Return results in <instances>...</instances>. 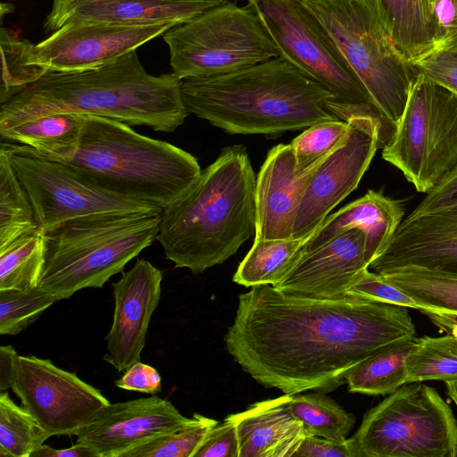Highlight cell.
I'll use <instances>...</instances> for the list:
<instances>
[{"instance_id":"obj_1","label":"cell","mask_w":457,"mask_h":457,"mask_svg":"<svg viewBox=\"0 0 457 457\" xmlns=\"http://www.w3.org/2000/svg\"><path fill=\"white\" fill-rule=\"evenodd\" d=\"M408 309L349 294L315 298L256 286L239 295L224 341L259 384L290 395L327 393L382 347L416 337Z\"/></svg>"},{"instance_id":"obj_2","label":"cell","mask_w":457,"mask_h":457,"mask_svg":"<svg viewBox=\"0 0 457 457\" xmlns=\"http://www.w3.org/2000/svg\"><path fill=\"white\" fill-rule=\"evenodd\" d=\"M173 72L148 73L133 50L103 65L47 71L0 106V129L53 112L97 115L173 132L189 112Z\"/></svg>"},{"instance_id":"obj_3","label":"cell","mask_w":457,"mask_h":457,"mask_svg":"<svg viewBox=\"0 0 457 457\" xmlns=\"http://www.w3.org/2000/svg\"><path fill=\"white\" fill-rule=\"evenodd\" d=\"M255 182L246 148H223L191 188L166 207L156 240L167 260L193 273L220 264L255 235Z\"/></svg>"},{"instance_id":"obj_4","label":"cell","mask_w":457,"mask_h":457,"mask_svg":"<svg viewBox=\"0 0 457 457\" xmlns=\"http://www.w3.org/2000/svg\"><path fill=\"white\" fill-rule=\"evenodd\" d=\"M189 113L230 134L277 135L337 120L332 95L281 56L227 74L181 79Z\"/></svg>"},{"instance_id":"obj_5","label":"cell","mask_w":457,"mask_h":457,"mask_svg":"<svg viewBox=\"0 0 457 457\" xmlns=\"http://www.w3.org/2000/svg\"><path fill=\"white\" fill-rule=\"evenodd\" d=\"M62 162L110 191L162 211L202 172L190 153L141 135L122 121L91 114H83L79 145Z\"/></svg>"},{"instance_id":"obj_6","label":"cell","mask_w":457,"mask_h":457,"mask_svg":"<svg viewBox=\"0 0 457 457\" xmlns=\"http://www.w3.org/2000/svg\"><path fill=\"white\" fill-rule=\"evenodd\" d=\"M162 212H104L44 230L45 262L38 286L57 301L83 288L103 287L156 240Z\"/></svg>"},{"instance_id":"obj_7","label":"cell","mask_w":457,"mask_h":457,"mask_svg":"<svg viewBox=\"0 0 457 457\" xmlns=\"http://www.w3.org/2000/svg\"><path fill=\"white\" fill-rule=\"evenodd\" d=\"M259 14L280 56L325 87V104L336 119L368 117L382 128L388 143L396 125L378 108L321 22L302 0H247Z\"/></svg>"},{"instance_id":"obj_8","label":"cell","mask_w":457,"mask_h":457,"mask_svg":"<svg viewBox=\"0 0 457 457\" xmlns=\"http://www.w3.org/2000/svg\"><path fill=\"white\" fill-rule=\"evenodd\" d=\"M328 32L382 113L395 125L417 75L387 34L375 0H302Z\"/></svg>"},{"instance_id":"obj_9","label":"cell","mask_w":457,"mask_h":457,"mask_svg":"<svg viewBox=\"0 0 457 457\" xmlns=\"http://www.w3.org/2000/svg\"><path fill=\"white\" fill-rule=\"evenodd\" d=\"M348 443L353 457H457V420L436 389L407 383L365 413Z\"/></svg>"},{"instance_id":"obj_10","label":"cell","mask_w":457,"mask_h":457,"mask_svg":"<svg viewBox=\"0 0 457 457\" xmlns=\"http://www.w3.org/2000/svg\"><path fill=\"white\" fill-rule=\"evenodd\" d=\"M180 79L227 74L280 56L255 9L226 2L163 34Z\"/></svg>"},{"instance_id":"obj_11","label":"cell","mask_w":457,"mask_h":457,"mask_svg":"<svg viewBox=\"0 0 457 457\" xmlns=\"http://www.w3.org/2000/svg\"><path fill=\"white\" fill-rule=\"evenodd\" d=\"M382 158L428 193L457 165V94L417 73Z\"/></svg>"},{"instance_id":"obj_12","label":"cell","mask_w":457,"mask_h":457,"mask_svg":"<svg viewBox=\"0 0 457 457\" xmlns=\"http://www.w3.org/2000/svg\"><path fill=\"white\" fill-rule=\"evenodd\" d=\"M6 144L37 226L43 230L71 219L104 212H162L110 191L70 164L45 157L29 146Z\"/></svg>"},{"instance_id":"obj_13","label":"cell","mask_w":457,"mask_h":457,"mask_svg":"<svg viewBox=\"0 0 457 457\" xmlns=\"http://www.w3.org/2000/svg\"><path fill=\"white\" fill-rule=\"evenodd\" d=\"M11 389L50 436H76L111 403L76 373L32 355H18Z\"/></svg>"},{"instance_id":"obj_14","label":"cell","mask_w":457,"mask_h":457,"mask_svg":"<svg viewBox=\"0 0 457 457\" xmlns=\"http://www.w3.org/2000/svg\"><path fill=\"white\" fill-rule=\"evenodd\" d=\"M342 142L318 164L296 210L291 238H304L355 190L377 150L388 144L371 118L353 117Z\"/></svg>"},{"instance_id":"obj_15","label":"cell","mask_w":457,"mask_h":457,"mask_svg":"<svg viewBox=\"0 0 457 457\" xmlns=\"http://www.w3.org/2000/svg\"><path fill=\"white\" fill-rule=\"evenodd\" d=\"M172 27L175 26L170 23L138 26L67 23L45 40L31 45L29 62L45 73L90 69L137 50Z\"/></svg>"},{"instance_id":"obj_16","label":"cell","mask_w":457,"mask_h":457,"mask_svg":"<svg viewBox=\"0 0 457 457\" xmlns=\"http://www.w3.org/2000/svg\"><path fill=\"white\" fill-rule=\"evenodd\" d=\"M162 278L161 270L141 258L112 284L114 311L104 359L119 372L141 359L150 320L161 299Z\"/></svg>"},{"instance_id":"obj_17","label":"cell","mask_w":457,"mask_h":457,"mask_svg":"<svg viewBox=\"0 0 457 457\" xmlns=\"http://www.w3.org/2000/svg\"><path fill=\"white\" fill-rule=\"evenodd\" d=\"M189 420L171 402L156 395L110 403L76 435L75 443L87 446L96 457H122L129 450Z\"/></svg>"},{"instance_id":"obj_18","label":"cell","mask_w":457,"mask_h":457,"mask_svg":"<svg viewBox=\"0 0 457 457\" xmlns=\"http://www.w3.org/2000/svg\"><path fill=\"white\" fill-rule=\"evenodd\" d=\"M405 266L457 278V206L407 216L368 269L379 274Z\"/></svg>"},{"instance_id":"obj_19","label":"cell","mask_w":457,"mask_h":457,"mask_svg":"<svg viewBox=\"0 0 457 457\" xmlns=\"http://www.w3.org/2000/svg\"><path fill=\"white\" fill-rule=\"evenodd\" d=\"M368 266L365 233L352 228L300 255L272 287L315 298L339 297Z\"/></svg>"},{"instance_id":"obj_20","label":"cell","mask_w":457,"mask_h":457,"mask_svg":"<svg viewBox=\"0 0 457 457\" xmlns=\"http://www.w3.org/2000/svg\"><path fill=\"white\" fill-rule=\"evenodd\" d=\"M228 0H53L46 31L71 22H98L122 26L187 22Z\"/></svg>"},{"instance_id":"obj_21","label":"cell","mask_w":457,"mask_h":457,"mask_svg":"<svg viewBox=\"0 0 457 457\" xmlns=\"http://www.w3.org/2000/svg\"><path fill=\"white\" fill-rule=\"evenodd\" d=\"M319 162L298 172L290 144L269 151L256 176L254 238H291L296 210Z\"/></svg>"},{"instance_id":"obj_22","label":"cell","mask_w":457,"mask_h":457,"mask_svg":"<svg viewBox=\"0 0 457 457\" xmlns=\"http://www.w3.org/2000/svg\"><path fill=\"white\" fill-rule=\"evenodd\" d=\"M404 213L405 209L401 201L387 197L381 191L370 189L361 198L328 216L304 238L295 260L345 231L360 228L366 236V259L370 265L390 241L403 221Z\"/></svg>"},{"instance_id":"obj_23","label":"cell","mask_w":457,"mask_h":457,"mask_svg":"<svg viewBox=\"0 0 457 457\" xmlns=\"http://www.w3.org/2000/svg\"><path fill=\"white\" fill-rule=\"evenodd\" d=\"M290 399L285 394L228 416L237 427L239 457H293L309 434L291 412Z\"/></svg>"},{"instance_id":"obj_24","label":"cell","mask_w":457,"mask_h":457,"mask_svg":"<svg viewBox=\"0 0 457 457\" xmlns=\"http://www.w3.org/2000/svg\"><path fill=\"white\" fill-rule=\"evenodd\" d=\"M83 128V114L53 112L0 129L3 139L33 148L52 160L64 161L76 150Z\"/></svg>"},{"instance_id":"obj_25","label":"cell","mask_w":457,"mask_h":457,"mask_svg":"<svg viewBox=\"0 0 457 457\" xmlns=\"http://www.w3.org/2000/svg\"><path fill=\"white\" fill-rule=\"evenodd\" d=\"M417 340L413 337L394 342L361 361L346 376L348 391L386 395L406 384L407 359Z\"/></svg>"},{"instance_id":"obj_26","label":"cell","mask_w":457,"mask_h":457,"mask_svg":"<svg viewBox=\"0 0 457 457\" xmlns=\"http://www.w3.org/2000/svg\"><path fill=\"white\" fill-rule=\"evenodd\" d=\"M381 21L401 55L413 63L435 48L421 0H375Z\"/></svg>"},{"instance_id":"obj_27","label":"cell","mask_w":457,"mask_h":457,"mask_svg":"<svg viewBox=\"0 0 457 457\" xmlns=\"http://www.w3.org/2000/svg\"><path fill=\"white\" fill-rule=\"evenodd\" d=\"M378 275L412 297L424 314L457 315V278L413 266L389 270Z\"/></svg>"},{"instance_id":"obj_28","label":"cell","mask_w":457,"mask_h":457,"mask_svg":"<svg viewBox=\"0 0 457 457\" xmlns=\"http://www.w3.org/2000/svg\"><path fill=\"white\" fill-rule=\"evenodd\" d=\"M45 233L39 227L0 246V290L38 286L45 262Z\"/></svg>"},{"instance_id":"obj_29","label":"cell","mask_w":457,"mask_h":457,"mask_svg":"<svg viewBox=\"0 0 457 457\" xmlns=\"http://www.w3.org/2000/svg\"><path fill=\"white\" fill-rule=\"evenodd\" d=\"M304 238H254L251 249L238 265L233 280L246 287L275 285L293 265Z\"/></svg>"},{"instance_id":"obj_30","label":"cell","mask_w":457,"mask_h":457,"mask_svg":"<svg viewBox=\"0 0 457 457\" xmlns=\"http://www.w3.org/2000/svg\"><path fill=\"white\" fill-rule=\"evenodd\" d=\"M34 210L11 161L6 143L0 145V246L37 228Z\"/></svg>"},{"instance_id":"obj_31","label":"cell","mask_w":457,"mask_h":457,"mask_svg":"<svg viewBox=\"0 0 457 457\" xmlns=\"http://www.w3.org/2000/svg\"><path fill=\"white\" fill-rule=\"evenodd\" d=\"M289 409L309 435L334 441L346 440L355 423V417L325 392L292 395Z\"/></svg>"},{"instance_id":"obj_32","label":"cell","mask_w":457,"mask_h":457,"mask_svg":"<svg viewBox=\"0 0 457 457\" xmlns=\"http://www.w3.org/2000/svg\"><path fill=\"white\" fill-rule=\"evenodd\" d=\"M427 380L457 381V337H418L407 359L406 384Z\"/></svg>"},{"instance_id":"obj_33","label":"cell","mask_w":457,"mask_h":457,"mask_svg":"<svg viewBox=\"0 0 457 457\" xmlns=\"http://www.w3.org/2000/svg\"><path fill=\"white\" fill-rule=\"evenodd\" d=\"M0 393V456L31 457L50 436L7 392Z\"/></svg>"},{"instance_id":"obj_34","label":"cell","mask_w":457,"mask_h":457,"mask_svg":"<svg viewBox=\"0 0 457 457\" xmlns=\"http://www.w3.org/2000/svg\"><path fill=\"white\" fill-rule=\"evenodd\" d=\"M216 420L195 413L190 420L129 450L122 457H195Z\"/></svg>"},{"instance_id":"obj_35","label":"cell","mask_w":457,"mask_h":457,"mask_svg":"<svg viewBox=\"0 0 457 457\" xmlns=\"http://www.w3.org/2000/svg\"><path fill=\"white\" fill-rule=\"evenodd\" d=\"M55 302L56 297L39 286L27 290H0V334L21 333Z\"/></svg>"},{"instance_id":"obj_36","label":"cell","mask_w":457,"mask_h":457,"mask_svg":"<svg viewBox=\"0 0 457 457\" xmlns=\"http://www.w3.org/2000/svg\"><path fill=\"white\" fill-rule=\"evenodd\" d=\"M2 80L0 103H4L45 72L29 62L32 43L17 38L9 30L1 29Z\"/></svg>"},{"instance_id":"obj_37","label":"cell","mask_w":457,"mask_h":457,"mask_svg":"<svg viewBox=\"0 0 457 457\" xmlns=\"http://www.w3.org/2000/svg\"><path fill=\"white\" fill-rule=\"evenodd\" d=\"M348 123L340 120L315 123L292 140L296 170L313 166L339 146L348 132Z\"/></svg>"},{"instance_id":"obj_38","label":"cell","mask_w":457,"mask_h":457,"mask_svg":"<svg viewBox=\"0 0 457 457\" xmlns=\"http://www.w3.org/2000/svg\"><path fill=\"white\" fill-rule=\"evenodd\" d=\"M412 66L417 73L457 94V37L436 46Z\"/></svg>"},{"instance_id":"obj_39","label":"cell","mask_w":457,"mask_h":457,"mask_svg":"<svg viewBox=\"0 0 457 457\" xmlns=\"http://www.w3.org/2000/svg\"><path fill=\"white\" fill-rule=\"evenodd\" d=\"M346 294L421 311V306L403 290L369 269L361 272Z\"/></svg>"},{"instance_id":"obj_40","label":"cell","mask_w":457,"mask_h":457,"mask_svg":"<svg viewBox=\"0 0 457 457\" xmlns=\"http://www.w3.org/2000/svg\"><path fill=\"white\" fill-rule=\"evenodd\" d=\"M195 457H239V443L235 422L227 417L212 428Z\"/></svg>"},{"instance_id":"obj_41","label":"cell","mask_w":457,"mask_h":457,"mask_svg":"<svg viewBox=\"0 0 457 457\" xmlns=\"http://www.w3.org/2000/svg\"><path fill=\"white\" fill-rule=\"evenodd\" d=\"M457 206V165L451 170L408 215L415 218Z\"/></svg>"},{"instance_id":"obj_42","label":"cell","mask_w":457,"mask_h":457,"mask_svg":"<svg viewBox=\"0 0 457 457\" xmlns=\"http://www.w3.org/2000/svg\"><path fill=\"white\" fill-rule=\"evenodd\" d=\"M435 47L457 37V0H436L428 17Z\"/></svg>"},{"instance_id":"obj_43","label":"cell","mask_w":457,"mask_h":457,"mask_svg":"<svg viewBox=\"0 0 457 457\" xmlns=\"http://www.w3.org/2000/svg\"><path fill=\"white\" fill-rule=\"evenodd\" d=\"M114 384L121 389L150 395L162 391V378L157 370L140 361L131 365Z\"/></svg>"},{"instance_id":"obj_44","label":"cell","mask_w":457,"mask_h":457,"mask_svg":"<svg viewBox=\"0 0 457 457\" xmlns=\"http://www.w3.org/2000/svg\"><path fill=\"white\" fill-rule=\"evenodd\" d=\"M293 457H353L348 438L334 441L321 436L307 435Z\"/></svg>"},{"instance_id":"obj_45","label":"cell","mask_w":457,"mask_h":457,"mask_svg":"<svg viewBox=\"0 0 457 457\" xmlns=\"http://www.w3.org/2000/svg\"><path fill=\"white\" fill-rule=\"evenodd\" d=\"M18 355L11 345L0 346V392L12 388Z\"/></svg>"},{"instance_id":"obj_46","label":"cell","mask_w":457,"mask_h":457,"mask_svg":"<svg viewBox=\"0 0 457 457\" xmlns=\"http://www.w3.org/2000/svg\"><path fill=\"white\" fill-rule=\"evenodd\" d=\"M31 457H96L87 446L75 443L72 446L54 449L47 445H41Z\"/></svg>"},{"instance_id":"obj_47","label":"cell","mask_w":457,"mask_h":457,"mask_svg":"<svg viewBox=\"0 0 457 457\" xmlns=\"http://www.w3.org/2000/svg\"><path fill=\"white\" fill-rule=\"evenodd\" d=\"M448 396L457 406V381L445 382Z\"/></svg>"},{"instance_id":"obj_48","label":"cell","mask_w":457,"mask_h":457,"mask_svg":"<svg viewBox=\"0 0 457 457\" xmlns=\"http://www.w3.org/2000/svg\"><path fill=\"white\" fill-rule=\"evenodd\" d=\"M436 1V0H421L425 13H426V17H427V23H428V14H429L431 8Z\"/></svg>"}]
</instances>
